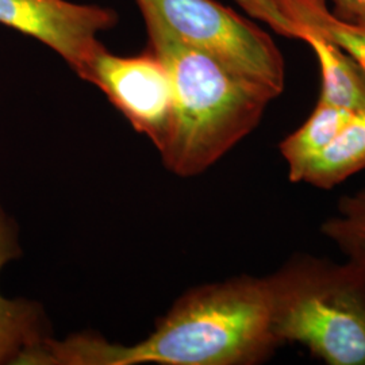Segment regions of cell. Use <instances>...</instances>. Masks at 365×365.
<instances>
[{"label":"cell","instance_id":"6da1fadb","mask_svg":"<svg viewBox=\"0 0 365 365\" xmlns=\"http://www.w3.org/2000/svg\"><path fill=\"white\" fill-rule=\"evenodd\" d=\"M283 346L276 337L267 276L241 274L192 288L134 345L80 334L46 337L22 364L256 365Z\"/></svg>","mask_w":365,"mask_h":365},{"label":"cell","instance_id":"277c9868","mask_svg":"<svg viewBox=\"0 0 365 365\" xmlns=\"http://www.w3.org/2000/svg\"><path fill=\"white\" fill-rule=\"evenodd\" d=\"M184 43L207 53L237 73L279 96L286 64L274 38L255 22L217 0H143Z\"/></svg>","mask_w":365,"mask_h":365},{"label":"cell","instance_id":"52a82bcc","mask_svg":"<svg viewBox=\"0 0 365 365\" xmlns=\"http://www.w3.org/2000/svg\"><path fill=\"white\" fill-rule=\"evenodd\" d=\"M235 3L272 30L299 27L333 42L365 71V19L341 21L327 9V0H235Z\"/></svg>","mask_w":365,"mask_h":365},{"label":"cell","instance_id":"7a4b0ae2","mask_svg":"<svg viewBox=\"0 0 365 365\" xmlns=\"http://www.w3.org/2000/svg\"><path fill=\"white\" fill-rule=\"evenodd\" d=\"M137 4L149 48L167 68L173 92L170 140L160 155L182 178L200 175L259 126L279 95L184 43L149 4Z\"/></svg>","mask_w":365,"mask_h":365},{"label":"cell","instance_id":"8992f818","mask_svg":"<svg viewBox=\"0 0 365 365\" xmlns=\"http://www.w3.org/2000/svg\"><path fill=\"white\" fill-rule=\"evenodd\" d=\"M0 24L33 37L66 60L78 78L118 24L113 9L68 0H0Z\"/></svg>","mask_w":365,"mask_h":365},{"label":"cell","instance_id":"8fae6325","mask_svg":"<svg viewBox=\"0 0 365 365\" xmlns=\"http://www.w3.org/2000/svg\"><path fill=\"white\" fill-rule=\"evenodd\" d=\"M353 113L318 101L304 123L279 144L280 155L287 163L289 182H299L306 164L339 134Z\"/></svg>","mask_w":365,"mask_h":365},{"label":"cell","instance_id":"4fadbf2b","mask_svg":"<svg viewBox=\"0 0 365 365\" xmlns=\"http://www.w3.org/2000/svg\"><path fill=\"white\" fill-rule=\"evenodd\" d=\"M331 14L345 22H357L365 19V0H331Z\"/></svg>","mask_w":365,"mask_h":365},{"label":"cell","instance_id":"ba28073f","mask_svg":"<svg viewBox=\"0 0 365 365\" xmlns=\"http://www.w3.org/2000/svg\"><path fill=\"white\" fill-rule=\"evenodd\" d=\"M21 253L16 225L0 206V269ZM46 337V321L39 304L0 295V364H15L22 353Z\"/></svg>","mask_w":365,"mask_h":365},{"label":"cell","instance_id":"9c48e42d","mask_svg":"<svg viewBox=\"0 0 365 365\" xmlns=\"http://www.w3.org/2000/svg\"><path fill=\"white\" fill-rule=\"evenodd\" d=\"M274 33L306 42L318 60L321 72L319 102L351 111L365 108V71L333 42L299 27L280 26Z\"/></svg>","mask_w":365,"mask_h":365},{"label":"cell","instance_id":"30bf717a","mask_svg":"<svg viewBox=\"0 0 365 365\" xmlns=\"http://www.w3.org/2000/svg\"><path fill=\"white\" fill-rule=\"evenodd\" d=\"M365 170V108L354 111L348 123L306 164L299 182L333 190Z\"/></svg>","mask_w":365,"mask_h":365},{"label":"cell","instance_id":"7c38bea8","mask_svg":"<svg viewBox=\"0 0 365 365\" xmlns=\"http://www.w3.org/2000/svg\"><path fill=\"white\" fill-rule=\"evenodd\" d=\"M321 233L346 260L365 268V188L339 197L336 212L321 225Z\"/></svg>","mask_w":365,"mask_h":365},{"label":"cell","instance_id":"5b68a950","mask_svg":"<svg viewBox=\"0 0 365 365\" xmlns=\"http://www.w3.org/2000/svg\"><path fill=\"white\" fill-rule=\"evenodd\" d=\"M80 78L105 93L111 105L161 153L170 140L173 92L170 73L149 46L135 56H117L102 45Z\"/></svg>","mask_w":365,"mask_h":365},{"label":"cell","instance_id":"3957f363","mask_svg":"<svg viewBox=\"0 0 365 365\" xmlns=\"http://www.w3.org/2000/svg\"><path fill=\"white\" fill-rule=\"evenodd\" d=\"M276 337L327 365H365V268L295 253L267 276Z\"/></svg>","mask_w":365,"mask_h":365}]
</instances>
